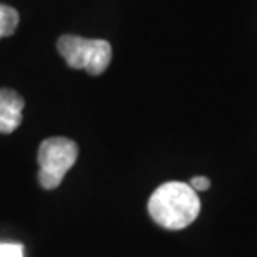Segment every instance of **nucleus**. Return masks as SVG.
<instances>
[{
    "mask_svg": "<svg viewBox=\"0 0 257 257\" xmlns=\"http://www.w3.org/2000/svg\"><path fill=\"white\" fill-rule=\"evenodd\" d=\"M189 186H191L195 192H197V191H207V189L210 187V181L207 177L199 176V177H194Z\"/></svg>",
    "mask_w": 257,
    "mask_h": 257,
    "instance_id": "7",
    "label": "nucleus"
},
{
    "mask_svg": "<svg viewBox=\"0 0 257 257\" xmlns=\"http://www.w3.org/2000/svg\"><path fill=\"white\" fill-rule=\"evenodd\" d=\"M79 157V146L67 137H49L37 152L39 182L47 191L57 189Z\"/></svg>",
    "mask_w": 257,
    "mask_h": 257,
    "instance_id": "3",
    "label": "nucleus"
},
{
    "mask_svg": "<svg viewBox=\"0 0 257 257\" xmlns=\"http://www.w3.org/2000/svg\"><path fill=\"white\" fill-rule=\"evenodd\" d=\"M57 50L69 67L85 70L90 75L104 74L112 60L110 44L102 39H84L65 34L57 40Z\"/></svg>",
    "mask_w": 257,
    "mask_h": 257,
    "instance_id": "2",
    "label": "nucleus"
},
{
    "mask_svg": "<svg viewBox=\"0 0 257 257\" xmlns=\"http://www.w3.org/2000/svg\"><path fill=\"white\" fill-rule=\"evenodd\" d=\"M0 257H25V249L19 242H0Z\"/></svg>",
    "mask_w": 257,
    "mask_h": 257,
    "instance_id": "6",
    "label": "nucleus"
},
{
    "mask_svg": "<svg viewBox=\"0 0 257 257\" xmlns=\"http://www.w3.org/2000/svg\"><path fill=\"white\" fill-rule=\"evenodd\" d=\"M24 97L14 89H0V134H12L22 122Z\"/></svg>",
    "mask_w": 257,
    "mask_h": 257,
    "instance_id": "4",
    "label": "nucleus"
},
{
    "mask_svg": "<svg viewBox=\"0 0 257 257\" xmlns=\"http://www.w3.org/2000/svg\"><path fill=\"white\" fill-rule=\"evenodd\" d=\"M149 214L161 227L181 230L191 225L200 212L199 195L189 184L166 182L149 199Z\"/></svg>",
    "mask_w": 257,
    "mask_h": 257,
    "instance_id": "1",
    "label": "nucleus"
},
{
    "mask_svg": "<svg viewBox=\"0 0 257 257\" xmlns=\"http://www.w3.org/2000/svg\"><path fill=\"white\" fill-rule=\"evenodd\" d=\"M19 20L20 15L17 12V9L0 4V39L14 35L19 27Z\"/></svg>",
    "mask_w": 257,
    "mask_h": 257,
    "instance_id": "5",
    "label": "nucleus"
}]
</instances>
